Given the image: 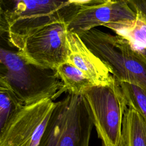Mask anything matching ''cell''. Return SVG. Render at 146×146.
I'll list each match as a JSON object with an SVG mask.
<instances>
[{
  "mask_svg": "<svg viewBox=\"0 0 146 146\" xmlns=\"http://www.w3.org/2000/svg\"><path fill=\"white\" fill-rule=\"evenodd\" d=\"M79 9L70 0H1V30L22 50L26 38L48 24L67 22Z\"/></svg>",
  "mask_w": 146,
  "mask_h": 146,
  "instance_id": "obj_1",
  "label": "cell"
},
{
  "mask_svg": "<svg viewBox=\"0 0 146 146\" xmlns=\"http://www.w3.org/2000/svg\"><path fill=\"white\" fill-rule=\"evenodd\" d=\"M0 81L9 86L25 105L56 99L64 92L56 68L37 64L19 51L1 48Z\"/></svg>",
  "mask_w": 146,
  "mask_h": 146,
  "instance_id": "obj_2",
  "label": "cell"
},
{
  "mask_svg": "<svg viewBox=\"0 0 146 146\" xmlns=\"http://www.w3.org/2000/svg\"><path fill=\"white\" fill-rule=\"evenodd\" d=\"M119 82L140 87L146 92V56L124 38L98 29L78 34Z\"/></svg>",
  "mask_w": 146,
  "mask_h": 146,
  "instance_id": "obj_3",
  "label": "cell"
},
{
  "mask_svg": "<svg viewBox=\"0 0 146 146\" xmlns=\"http://www.w3.org/2000/svg\"><path fill=\"white\" fill-rule=\"evenodd\" d=\"M93 126L82 94L68 93L55 102L38 146H89Z\"/></svg>",
  "mask_w": 146,
  "mask_h": 146,
  "instance_id": "obj_4",
  "label": "cell"
},
{
  "mask_svg": "<svg viewBox=\"0 0 146 146\" xmlns=\"http://www.w3.org/2000/svg\"><path fill=\"white\" fill-rule=\"evenodd\" d=\"M82 95L101 146H123L122 124L128 106L119 81L114 77L110 84L86 88Z\"/></svg>",
  "mask_w": 146,
  "mask_h": 146,
  "instance_id": "obj_5",
  "label": "cell"
},
{
  "mask_svg": "<svg viewBox=\"0 0 146 146\" xmlns=\"http://www.w3.org/2000/svg\"><path fill=\"white\" fill-rule=\"evenodd\" d=\"M55 106L51 99L24 105L0 131V146H38Z\"/></svg>",
  "mask_w": 146,
  "mask_h": 146,
  "instance_id": "obj_6",
  "label": "cell"
},
{
  "mask_svg": "<svg viewBox=\"0 0 146 146\" xmlns=\"http://www.w3.org/2000/svg\"><path fill=\"white\" fill-rule=\"evenodd\" d=\"M67 32L65 21L46 25L29 35L22 50L19 51L37 64L56 68L67 61L68 52Z\"/></svg>",
  "mask_w": 146,
  "mask_h": 146,
  "instance_id": "obj_7",
  "label": "cell"
},
{
  "mask_svg": "<svg viewBox=\"0 0 146 146\" xmlns=\"http://www.w3.org/2000/svg\"><path fill=\"white\" fill-rule=\"evenodd\" d=\"M136 15L126 0L81 7L66 22L67 31L79 34L98 26L133 20Z\"/></svg>",
  "mask_w": 146,
  "mask_h": 146,
  "instance_id": "obj_8",
  "label": "cell"
},
{
  "mask_svg": "<svg viewBox=\"0 0 146 146\" xmlns=\"http://www.w3.org/2000/svg\"><path fill=\"white\" fill-rule=\"evenodd\" d=\"M66 38L68 48L66 62L80 70L94 86L107 85L112 82L114 76L109 69L76 33L67 31Z\"/></svg>",
  "mask_w": 146,
  "mask_h": 146,
  "instance_id": "obj_9",
  "label": "cell"
},
{
  "mask_svg": "<svg viewBox=\"0 0 146 146\" xmlns=\"http://www.w3.org/2000/svg\"><path fill=\"white\" fill-rule=\"evenodd\" d=\"M133 20L106 25L117 35L126 39L136 50L145 54L146 52V15L136 13Z\"/></svg>",
  "mask_w": 146,
  "mask_h": 146,
  "instance_id": "obj_10",
  "label": "cell"
},
{
  "mask_svg": "<svg viewBox=\"0 0 146 146\" xmlns=\"http://www.w3.org/2000/svg\"><path fill=\"white\" fill-rule=\"evenodd\" d=\"M122 136L123 146H146V119L131 107L124 114Z\"/></svg>",
  "mask_w": 146,
  "mask_h": 146,
  "instance_id": "obj_11",
  "label": "cell"
},
{
  "mask_svg": "<svg viewBox=\"0 0 146 146\" xmlns=\"http://www.w3.org/2000/svg\"><path fill=\"white\" fill-rule=\"evenodd\" d=\"M56 68L63 84L64 92L81 95L86 88L94 86L80 70L67 62L62 63Z\"/></svg>",
  "mask_w": 146,
  "mask_h": 146,
  "instance_id": "obj_12",
  "label": "cell"
},
{
  "mask_svg": "<svg viewBox=\"0 0 146 146\" xmlns=\"http://www.w3.org/2000/svg\"><path fill=\"white\" fill-rule=\"evenodd\" d=\"M24 105L13 90L0 81V131L6 127Z\"/></svg>",
  "mask_w": 146,
  "mask_h": 146,
  "instance_id": "obj_13",
  "label": "cell"
},
{
  "mask_svg": "<svg viewBox=\"0 0 146 146\" xmlns=\"http://www.w3.org/2000/svg\"><path fill=\"white\" fill-rule=\"evenodd\" d=\"M119 82L128 107L137 111L146 119V92L137 86L127 82Z\"/></svg>",
  "mask_w": 146,
  "mask_h": 146,
  "instance_id": "obj_14",
  "label": "cell"
},
{
  "mask_svg": "<svg viewBox=\"0 0 146 146\" xmlns=\"http://www.w3.org/2000/svg\"><path fill=\"white\" fill-rule=\"evenodd\" d=\"M130 7L136 13L146 15V0H126Z\"/></svg>",
  "mask_w": 146,
  "mask_h": 146,
  "instance_id": "obj_15",
  "label": "cell"
},
{
  "mask_svg": "<svg viewBox=\"0 0 146 146\" xmlns=\"http://www.w3.org/2000/svg\"><path fill=\"white\" fill-rule=\"evenodd\" d=\"M110 1L111 0H70V3L80 8L81 7L104 4Z\"/></svg>",
  "mask_w": 146,
  "mask_h": 146,
  "instance_id": "obj_16",
  "label": "cell"
},
{
  "mask_svg": "<svg viewBox=\"0 0 146 146\" xmlns=\"http://www.w3.org/2000/svg\"><path fill=\"white\" fill-rule=\"evenodd\" d=\"M111 1H116V0H111Z\"/></svg>",
  "mask_w": 146,
  "mask_h": 146,
  "instance_id": "obj_17",
  "label": "cell"
}]
</instances>
